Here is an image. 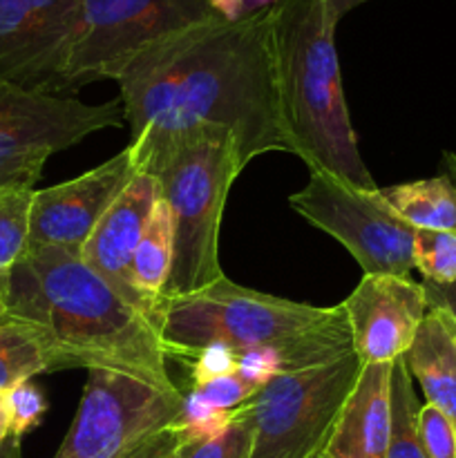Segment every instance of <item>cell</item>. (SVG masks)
<instances>
[{
    "instance_id": "obj_1",
    "label": "cell",
    "mask_w": 456,
    "mask_h": 458,
    "mask_svg": "<svg viewBox=\"0 0 456 458\" xmlns=\"http://www.w3.org/2000/svg\"><path fill=\"white\" fill-rule=\"evenodd\" d=\"M119 83L132 141L197 125H222L237 139L241 165L291 152L273 63L271 12L246 21L210 18L139 49Z\"/></svg>"
},
{
    "instance_id": "obj_2",
    "label": "cell",
    "mask_w": 456,
    "mask_h": 458,
    "mask_svg": "<svg viewBox=\"0 0 456 458\" xmlns=\"http://www.w3.org/2000/svg\"><path fill=\"white\" fill-rule=\"evenodd\" d=\"M7 313L38 325L52 374L110 369L177 392L156 327L74 253L30 246L13 268Z\"/></svg>"
},
{
    "instance_id": "obj_3",
    "label": "cell",
    "mask_w": 456,
    "mask_h": 458,
    "mask_svg": "<svg viewBox=\"0 0 456 458\" xmlns=\"http://www.w3.org/2000/svg\"><path fill=\"white\" fill-rule=\"evenodd\" d=\"M329 0H280L271 9V40L282 121L291 150L311 173L362 191L376 182L358 150L340 74Z\"/></svg>"
},
{
    "instance_id": "obj_4",
    "label": "cell",
    "mask_w": 456,
    "mask_h": 458,
    "mask_svg": "<svg viewBox=\"0 0 456 458\" xmlns=\"http://www.w3.org/2000/svg\"><path fill=\"white\" fill-rule=\"evenodd\" d=\"M159 338L165 353L179 360L219 344L235 353H277L284 371L325 365L353 352L342 304L311 307L244 289L228 277L161 304Z\"/></svg>"
},
{
    "instance_id": "obj_5",
    "label": "cell",
    "mask_w": 456,
    "mask_h": 458,
    "mask_svg": "<svg viewBox=\"0 0 456 458\" xmlns=\"http://www.w3.org/2000/svg\"><path fill=\"white\" fill-rule=\"evenodd\" d=\"M141 173L156 182L173 215V262L161 304L222 280L219 226L228 192L244 170L235 134L197 125L130 141Z\"/></svg>"
},
{
    "instance_id": "obj_6",
    "label": "cell",
    "mask_w": 456,
    "mask_h": 458,
    "mask_svg": "<svg viewBox=\"0 0 456 458\" xmlns=\"http://www.w3.org/2000/svg\"><path fill=\"white\" fill-rule=\"evenodd\" d=\"M360 371L362 362L351 352L268 380L249 401L250 458H313L325 452Z\"/></svg>"
},
{
    "instance_id": "obj_7",
    "label": "cell",
    "mask_w": 456,
    "mask_h": 458,
    "mask_svg": "<svg viewBox=\"0 0 456 458\" xmlns=\"http://www.w3.org/2000/svg\"><path fill=\"white\" fill-rule=\"evenodd\" d=\"M210 18L213 0H80L58 94L114 79L139 49Z\"/></svg>"
},
{
    "instance_id": "obj_8",
    "label": "cell",
    "mask_w": 456,
    "mask_h": 458,
    "mask_svg": "<svg viewBox=\"0 0 456 458\" xmlns=\"http://www.w3.org/2000/svg\"><path fill=\"white\" fill-rule=\"evenodd\" d=\"M125 123L121 98L88 106L0 81V191L31 188L54 152Z\"/></svg>"
},
{
    "instance_id": "obj_9",
    "label": "cell",
    "mask_w": 456,
    "mask_h": 458,
    "mask_svg": "<svg viewBox=\"0 0 456 458\" xmlns=\"http://www.w3.org/2000/svg\"><path fill=\"white\" fill-rule=\"evenodd\" d=\"M300 217L338 240L365 276L410 277L416 228L376 191H362L326 173H311L307 186L289 197Z\"/></svg>"
},
{
    "instance_id": "obj_10",
    "label": "cell",
    "mask_w": 456,
    "mask_h": 458,
    "mask_svg": "<svg viewBox=\"0 0 456 458\" xmlns=\"http://www.w3.org/2000/svg\"><path fill=\"white\" fill-rule=\"evenodd\" d=\"M183 394L134 376L89 369L70 432L54 458H128L182 416Z\"/></svg>"
},
{
    "instance_id": "obj_11",
    "label": "cell",
    "mask_w": 456,
    "mask_h": 458,
    "mask_svg": "<svg viewBox=\"0 0 456 458\" xmlns=\"http://www.w3.org/2000/svg\"><path fill=\"white\" fill-rule=\"evenodd\" d=\"M80 0H0V81L58 94Z\"/></svg>"
},
{
    "instance_id": "obj_12",
    "label": "cell",
    "mask_w": 456,
    "mask_h": 458,
    "mask_svg": "<svg viewBox=\"0 0 456 458\" xmlns=\"http://www.w3.org/2000/svg\"><path fill=\"white\" fill-rule=\"evenodd\" d=\"M139 174L141 168L128 146L80 177L34 191L30 246H49L79 255L103 215Z\"/></svg>"
},
{
    "instance_id": "obj_13",
    "label": "cell",
    "mask_w": 456,
    "mask_h": 458,
    "mask_svg": "<svg viewBox=\"0 0 456 458\" xmlns=\"http://www.w3.org/2000/svg\"><path fill=\"white\" fill-rule=\"evenodd\" d=\"M342 307L362 365L405 356L429 311L425 286L398 276H365Z\"/></svg>"
},
{
    "instance_id": "obj_14",
    "label": "cell",
    "mask_w": 456,
    "mask_h": 458,
    "mask_svg": "<svg viewBox=\"0 0 456 458\" xmlns=\"http://www.w3.org/2000/svg\"><path fill=\"white\" fill-rule=\"evenodd\" d=\"M156 199H159L156 182L150 174L141 173L125 188L123 195L110 206V210L103 215V219L97 224L94 233L79 253L85 267H89L98 277H103L125 302L132 304L150 322V309L143 302L141 293L134 284L132 264L139 240H141L143 228H146Z\"/></svg>"
},
{
    "instance_id": "obj_15",
    "label": "cell",
    "mask_w": 456,
    "mask_h": 458,
    "mask_svg": "<svg viewBox=\"0 0 456 458\" xmlns=\"http://www.w3.org/2000/svg\"><path fill=\"white\" fill-rule=\"evenodd\" d=\"M393 362L362 365L326 443L331 458H384L392 437Z\"/></svg>"
},
{
    "instance_id": "obj_16",
    "label": "cell",
    "mask_w": 456,
    "mask_h": 458,
    "mask_svg": "<svg viewBox=\"0 0 456 458\" xmlns=\"http://www.w3.org/2000/svg\"><path fill=\"white\" fill-rule=\"evenodd\" d=\"M405 365L429 405L438 407L456 429V322L441 307H429Z\"/></svg>"
},
{
    "instance_id": "obj_17",
    "label": "cell",
    "mask_w": 456,
    "mask_h": 458,
    "mask_svg": "<svg viewBox=\"0 0 456 458\" xmlns=\"http://www.w3.org/2000/svg\"><path fill=\"white\" fill-rule=\"evenodd\" d=\"M380 197L416 231H456V157L445 155L443 173L418 182L378 188Z\"/></svg>"
},
{
    "instance_id": "obj_18",
    "label": "cell",
    "mask_w": 456,
    "mask_h": 458,
    "mask_svg": "<svg viewBox=\"0 0 456 458\" xmlns=\"http://www.w3.org/2000/svg\"><path fill=\"white\" fill-rule=\"evenodd\" d=\"M170 262H173V215H170L164 197L159 195L150 217H148L146 228H143L132 264L134 284H137L143 302L150 309L156 331H159L161 295H164L165 280H168Z\"/></svg>"
},
{
    "instance_id": "obj_19",
    "label": "cell",
    "mask_w": 456,
    "mask_h": 458,
    "mask_svg": "<svg viewBox=\"0 0 456 458\" xmlns=\"http://www.w3.org/2000/svg\"><path fill=\"white\" fill-rule=\"evenodd\" d=\"M40 374H52L43 329L7 313L0 320V392H9Z\"/></svg>"
},
{
    "instance_id": "obj_20",
    "label": "cell",
    "mask_w": 456,
    "mask_h": 458,
    "mask_svg": "<svg viewBox=\"0 0 456 458\" xmlns=\"http://www.w3.org/2000/svg\"><path fill=\"white\" fill-rule=\"evenodd\" d=\"M34 191H0V298L7 300L13 268L30 250V215Z\"/></svg>"
},
{
    "instance_id": "obj_21",
    "label": "cell",
    "mask_w": 456,
    "mask_h": 458,
    "mask_svg": "<svg viewBox=\"0 0 456 458\" xmlns=\"http://www.w3.org/2000/svg\"><path fill=\"white\" fill-rule=\"evenodd\" d=\"M418 407L414 378L407 369L405 358H398L392 374V437L384 458H429L416 428Z\"/></svg>"
},
{
    "instance_id": "obj_22",
    "label": "cell",
    "mask_w": 456,
    "mask_h": 458,
    "mask_svg": "<svg viewBox=\"0 0 456 458\" xmlns=\"http://www.w3.org/2000/svg\"><path fill=\"white\" fill-rule=\"evenodd\" d=\"M253 420L249 403L232 414L231 423L208 438H186L179 458H250Z\"/></svg>"
},
{
    "instance_id": "obj_23",
    "label": "cell",
    "mask_w": 456,
    "mask_h": 458,
    "mask_svg": "<svg viewBox=\"0 0 456 458\" xmlns=\"http://www.w3.org/2000/svg\"><path fill=\"white\" fill-rule=\"evenodd\" d=\"M414 268L429 284L456 282V231H416Z\"/></svg>"
},
{
    "instance_id": "obj_24",
    "label": "cell",
    "mask_w": 456,
    "mask_h": 458,
    "mask_svg": "<svg viewBox=\"0 0 456 458\" xmlns=\"http://www.w3.org/2000/svg\"><path fill=\"white\" fill-rule=\"evenodd\" d=\"M7 411L12 437L22 441V437L38 428L43 416L47 414V401H45L43 392L31 380H27L7 392Z\"/></svg>"
},
{
    "instance_id": "obj_25",
    "label": "cell",
    "mask_w": 456,
    "mask_h": 458,
    "mask_svg": "<svg viewBox=\"0 0 456 458\" xmlns=\"http://www.w3.org/2000/svg\"><path fill=\"white\" fill-rule=\"evenodd\" d=\"M416 428H418V438L429 458H456L454 423L438 407L429 405V403L420 405Z\"/></svg>"
},
{
    "instance_id": "obj_26",
    "label": "cell",
    "mask_w": 456,
    "mask_h": 458,
    "mask_svg": "<svg viewBox=\"0 0 456 458\" xmlns=\"http://www.w3.org/2000/svg\"><path fill=\"white\" fill-rule=\"evenodd\" d=\"M192 392H197V396L204 403H208L213 410L231 414V411L246 405L259 389L253 387L249 380H244L235 371V374H228L222 376V378L208 380L204 385H197V387H192Z\"/></svg>"
},
{
    "instance_id": "obj_27",
    "label": "cell",
    "mask_w": 456,
    "mask_h": 458,
    "mask_svg": "<svg viewBox=\"0 0 456 458\" xmlns=\"http://www.w3.org/2000/svg\"><path fill=\"white\" fill-rule=\"evenodd\" d=\"M192 387L204 385L208 380L222 378V376L235 374L237 371V353L228 347H206L190 358Z\"/></svg>"
},
{
    "instance_id": "obj_28",
    "label": "cell",
    "mask_w": 456,
    "mask_h": 458,
    "mask_svg": "<svg viewBox=\"0 0 456 458\" xmlns=\"http://www.w3.org/2000/svg\"><path fill=\"white\" fill-rule=\"evenodd\" d=\"M183 441H186V434L179 428L177 423L168 425L161 432H156L155 437L148 438L137 452H132L128 458H179Z\"/></svg>"
},
{
    "instance_id": "obj_29",
    "label": "cell",
    "mask_w": 456,
    "mask_h": 458,
    "mask_svg": "<svg viewBox=\"0 0 456 458\" xmlns=\"http://www.w3.org/2000/svg\"><path fill=\"white\" fill-rule=\"evenodd\" d=\"M423 286L425 293H427L429 307L445 309L452 316V320L456 322V282H452V284H429V282H423Z\"/></svg>"
},
{
    "instance_id": "obj_30",
    "label": "cell",
    "mask_w": 456,
    "mask_h": 458,
    "mask_svg": "<svg viewBox=\"0 0 456 458\" xmlns=\"http://www.w3.org/2000/svg\"><path fill=\"white\" fill-rule=\"evenodd\" d=\"M12 438V425H9V411H7V392H0V445Z\"/></svg>"
},
{
    "instance_id": "obj_31",
    "label": "cell",
    "mask_w": 456,
    "mask_h": 458,
    "mask_svg": "<svg viewBox=\"0 0 456 458\" xmlns=\"http://www.w3.org/2000/svg\"><path fill=\"white\" fill-rule=\"evenodd\" d=\"M365 3H369V0H329L331 9H334V13L338 18H342L344 13H349L351 9L360 7V4H365Z\"/></svg>"
},
{
    "instance_id": "obj_32",
    "label": "cell",
    "mask_w": 456,
    "mask_h": 458,
    "mask_svg": "<svg viewBox=\"0 0 456 458\" xmlns=\"http://www.w3.org/2000/svg\"><path fill=\"white\" fill-rule=\"evenodd\" d=\"M0 458H22L21 441L12 437L4 445H0Z\"/></svg>"
},
{
    "instance_id": "obj_33",
    "label": "cell",
    "mask_w": 456,
    "mask_h": 458,
    "mask_svg": "<svg viewBox=\"0 0 456 458\" xmlns=\"http://www.w3.org/2000/svg\"><path fill=\"white\" fill-rule=\"evenodd\" d=\"M7 316V302H4V298H0V320Z\"/></svg>"
},
{
    "instance_id": "obj_34",
    "label": "cell",
    "mask_w": 456,
    "mask_h": 458,
    "mask_svg": "<svg viewBox=\"0 0 456 458\" xmlns=\"http://www.w3.org/2000/svg\"><path fill=\"white\" fill-rule=\"evenodd\" d=\"M313 458H331L329 454H326V452H320V454H316Z\"/></svg>"
}]
</instances>
